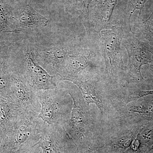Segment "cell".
I'll list each match as a JSON object with an SVG mask.
<instances>
[{
    "mask_svg": "<svg viewBox=\"0 0 153 153\" xmlns=\"http://www.w3.org/2000/svg\"><path fill=\"white\" fill-rule=\"evenodd\" d=\"M122 44L128 54L126 66L129 74L138 81L146 80L141 73L143 65L153 64V47L146 42L140 41L132 31H124Z\"/></svg>",
    "mask_w": 153,
    "mask_h": 153,
    "instance_id": "1",
    "label": "cell"
},
{
    "mask_svg": "<svg viewBox=\"0 0 153 153\" xmlns=\"http://www.w3.org/2000/svg\"><path fill=\"white\" fill-rule=\"evenodd\" d=\"M124 31L122 27L111 26L100 31V44L107 71L111 75L122 67L123 53L121 48Z\"/></svg>",
    "mask_w": 153,
    "mask_h": 153,
    "instance_id": "2",
    "label": "cell"
},
{
    "mask_svg": "<svg viewBox=\"0 0 153 153\" xmlns=\"http://www.w3.org/2000/svg\"><path fill=\"white\" fill-rule=\"evenodd\" d=\"M48 22V19L37 13L30 5L27 4L21 9L16 17V30L44 27Z\"/></svg>",
    "mask_w": 153,
    "mask_h": 153,
    "instance_id": "3",
    "label": "cell"
},
{
    "mask_svg": "<svg viewBox=\"0 0 153 153\" xmlns=\"http://www.w3.org/2000/svg\"><path fill=\"white\" fill-rule=\"evenodd\" d=\"M33 85L37 88L43 90L54 89L56 85L53 81V76L39 66L33 60L30 53L25 55Z\"/></svg>",
    "mask_w": 153,
    "mask_h": 153,
    "instance_id": "4",
    "label": "cell"
},
{
    "mask_svg": "<svg viewBox=\"0 0 153 153\" xmlns=\"http://www.w3.org/2000/svg\"><path fill=\"white\" fill-rule=\"evenodd\" d=\"M118 0L97 1L95 6L94 20L96 31L100 32L103 29H108L112 25L110 23L111 18Z\"/></svg>",
    "mask_w": 153,
    "mask_h": 153,
    "instance_id": "5",
    "label": "cell"
},
{
    "mask_svg": "<svg viewBox=\"0 0 153 153\" xmlns=\"http://www.w3.org/2000/svg\"><path fill=\"white\" fill-rule=\"evenodd\" d=\"M90 58L91 53L87 50L68 55L64 60L68 74L74 75L82 71L87 66Z\"/></svg>",
    "mask_w": 153,
    "mask_h": 153,
    "instance_id": "6",
    "label": "cell"
},
{
    "mask_svg": "<svg viewBox=\"0 0 153 153\" xmlns=\"http://www.w3.org/2000/svg\"><path fill=\"white\" fill-rule=\"evenodd\" d=\"M60 76L62 80L70 81L79 87L88 105L93 103L96 105L100 110L102 109V103L96 93L95 87L91 82L87 81H81L73 77Z\"/></svg>",
    "mask_w": 153,
    "mask_h": 153,
    "instance_id": "7",
    "label": "cell"
},
{
    "mask_svg": "<svg viewBox=\"0 0 153 153\" xmlns=\"http://www.w3.org/2000/svg\"><path fill=\"white\" fill-rule=\"evenodd\" d=\"M131 111L140 117L153 120V97L140 100L132 107Z\"/></svg>",
    "mask_w": 153,
    "mask_h": 153,
    "instance_id": "8",
    "label": "cell"
},
{
    "mask_svg": "<svg viewBox=\"0 0 153 153\" xmlns=\"http://www.w3.org/2000/svg\"><path fill=\"white\" fill-rule=\"evenodd\" d=\"M69 51L68 48H54L44 51L45 57L52 63H59L65 60Z\"/></svg>",
    "mask_w": 153,
    "mask_h": 153,
    "instance_id": "9",
    "label": "cell"
},
{
    "mask_svg": "<svg viewBox=\"0 0 153 153\" xmlns=\"http://www.w3.org/2000/svg\"><path fill=\"white\" fill-rule=\"evenodd\" d=\"M73 100V107L71 112V125L74 127V128L77 130H81L82 129L83 124L84 123V117L82 115L81 110L76 105V102L74 97L71 94L69 93Z\"/></svg>",
    "mask_w": 153,
    "mask_h": 153,
    "instance_id": "10",
    "label": "cell"
},
{
    "mask_svg": "<svg viewBox=\"0 0 153 153\" xmlns=\"http://www.w3.org/2000/svg\"><path fill=\"white\" fill-rule=\"evenodd\" d=\"M140 29L143 36L153 47V11L150 16L141 23Z\"/></svg>",
    "mask_w": 153,
    "mask_h": 153,
    "instance_id": "11",
    "label": "cell"
},
{
    "mask_svg": "<svg viewBox=\"0 0 153 153\" xmlns=\"http://www.w3.org/2000/svg\"><path fill=\"white\" fill-rule=\"evenodd\" d=\"M42 109L38 117L42 119L44 122L50 123L54 114V107L52 102L50 100L41 101Z\"/></svg>",
    "mask_w": 153,
    "mask_h": 153,
    "instance_id": "12",
    "label": "cell"
},
{
    "mask_svg": "<svg viewBox=\"0 0 153 153\" xmlns=\"http://www.w3.org/2000/svg\"><path fill=\"white\" fill-rule=\"evenodd\" d=\"M148 0H129V2L128 11L127 14V24L129 27H131V19L135 11L139 10L140 15L145 4Z\"/></svg>",
    "mask_w": 153,
    "mask_h": 153,
    "instance_id": "13",
    "label": "cell"
},
{
    "mask_svg": "<svg viewBox=\"0 0 153 153\" xmlns=\"http://www.w3.org/2000/svg\"><path fill=\"white\" fill-rule=\"evenodd\" d=\"M14 93L17 98L21 100H27L28 98V93L25 85L22 81L17 80L14 86Z\"/></svg>",
    "mask_w": 153,
    "mask_h": 153,
    "instance_id": "14",
    "label": "cell"
},
{
    "mask_svg": "<svg viewBox=\"0 0 153 153\" xmlns=\"http://www.w3.org/2000/svg\"><path fill=\"white\" fill-rule=\"evenodd\" d=\"M10 11L7 7L1 0H0V26L4 28L7 25Z\"/></svg>",
    "mask_w": 153,
    "mask_h": 153,
    "instance_id": "15",
    "label": "cell"
},
{
    "mask_svg": "<svg viewBox=\"0 0 153 153\" xmlns=\"http://www.w3.org/2000/svg\"><path fill=\"white\" fill-rule=\"evenodd\" d=\"M153 95V89L152 90H140L137 91L129 96L126 100L127 103L134 101L146 96Z\"/></svg>",
    "mask_w": 153,
    "mask_h": 153,
    "instance_id": "16",
    "label": "cell"
},
{
    "mask_svg": "<svg viewBox=\"0 0 153 153\" xmlns=\"http://www.w3.org/2000/svg\"><path fill=\"white\" fill-rule=\"evenodd\" d=\"M43 153H60L54 143L51 140H44L40 144Z\"/></svg>",
    "mask_w": 153,
    "mask_h": 153,
    "instance_id": "17",
    "label": "cell"
},
{
    "mask_svg": "<svg viewBox=\"0 0 153 153\" xmlns=\"http://www.w3.org/2000/svg\"><path fill=\"white\" fill-rule=\"evenodd\" d=\"M28 138V132L27 129L24 126L19 128L17 131L16 140L17 142L22 144L25 142Z\"/></svg>",
    "mask_w": 153,
    "mask_h": 153,
    "instance_id": "18",
    "label": "cell"
},
{
    "mask_svg": "<svg viewBox=\"0 0 153 153\" xmlns=\"http://www.w3.org/2000/svg\"><path fill=\"white\" fill-rule=\"evenodd\" d=\"M141 144L142 143H141L140 140L139 138L138 134H137V135L135 138L133 140L132 143H131V148L134 150H137L138 149H139L140 146Z\"/></svg>",
    "mask_w": 153,
    "mask_h": 153,
    "instance_id": "19",
    "label": "cell"
},
{
    "mask_svg": "<svg viewBox=\"0 0 153 153\" xmlns=\"http://www.w3.org/2000/svg\"><path fill=\"white\" fill-rule=\"evenodd\" d=\"M7 83V78L5 74L4 73H0V90L6 88Z\"/></svg>",
    "mask_w": 153,
    "mask_h": 153,
    "instance_id": "20",
    "label": "cell"
},
{
    "mask_svg": "<svg viewBox=\"0 0 153 153\" xmlns=\"http://www.w3.org/2000/svg\"><path fill=\"white\" fill-rule=\"evenodd\" d=\"M80 1L82 3L83 9L85 14L88 15L89 6H90L91 3L94 0H80ZM94 1H96V0H94Z\"/></svg>",
    "mask_w": 153,
    "mask_h": 153,
    "instance_id": "21",
    "label": "cell"
},
{
    "mask_svg": "<svg viewBox=\"0 0 153 153\" xmlns=\"http://www.w3.org/2000/svg\"><path fill=\"white\" fill-rule=\"evenodd\" d=\"M6 115V111L2 105H0V122L4 120Z\"/></svg>",
    "mask_w": 153,
    "mask_h": 153,
    "instance_id": "22",
    "label": "cell"
},
{
    "mask_svg": "<svg viewBox=\"0 0 153 153\" xmlns=\"http://www.w3.org/2000/svg\"><path fill=\"white\" fill-rule=\"evenodd\" d=\"M152 65H151L150 66V70L151 71V72H152V73L153 74V64H151Z\"/></svg>",
    "mask_w": 153,
    "mask_h": 153,
    "instance_id": "23",
    "label": "cell"
},
{
    "mask_svg": "<svg viewBox=\"0 0 153 153\" xmlns=\"http://www.w3.org/2000/svg\"><path fill=\"white\" fill-rule=\"evenodd\" d=\"M83 153H93L90 150H88L87 151H86V152H84Z\"/></svg>",
    "mask_w": 153,
    "mask_h": 153,
    "instance_id": "24",
    "label": "cell"
}]
</instances>
